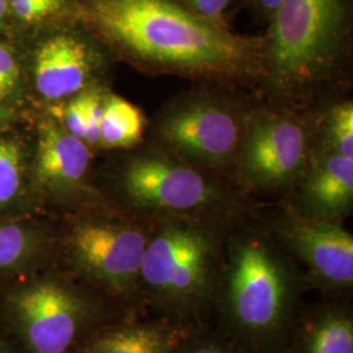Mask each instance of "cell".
I'll use <instances>...</instances> for the list:
<instances>
[{"instance_id": "cell-1", "label": "cell", "mask_w": 353, "mask_h": 353, "mask_svg": "<svg viewBox=\"0 0 353 353\" xmlns=\"http://www.w3.org/2000/svg\"><path fill=\"white\" fill-rule=\"evenodd\" d=\"M77 8L114 58L145 74L223 87L263 83V37L234 33L178 0H77Z\"/></svg>"}, {"instance_id": "cell-2", "label": "cell", "mask_w": 353, "mask_h": 353, "mask_svg": "<svg viewBox=\"0 0 353 353\" xmlns=\"http://www.w3.org/2000/svg\"><path fill=\"white\" fill-rule=\"evenodd\" d=\"M267 26L262 87L281 108L306 106L348 59L353 0H283Z\"/></svg>"}, {"instance_id": "cell-3", "label": "cell", "mask_w": 353, "mask_h": 353, "mask_svg": "<svg viewBox=\"0 0 353 353\" xmlns=\"http://www.w3.org/2000/svg\"><path fill=\"white\" fill-rule=\"evenodd\" d=\"M45 268L0 281V326L24 353H70L93 316V305Z\"/></svg>"}, {"instance_id": "cell-4", "label": "cell", "mask_w": 353, "mask_h": 353, "mask_svg": "<svg viewBox=\"0 0 353 353\" xmlns=\"http://www.w3.org/2000/svg\"><path fill=\"white\" fill-rule=\"evenodd\" d=\"M33 110L49 109L106 84L114 55L80 19L16 37Z\"/></svg>"}, {"instance_id": "cell-5", "label": "cell", "mask_w": 353, "mask_h": 353, "mask_svg": "<svg viewBox=\"0 0 353 353\" xmlns=\"http://www.w3.org/2000/svg\"><path fill=\"white\" fill-rule=\"evenodd\" d=\"M248 113L212 93H191L169 102L153 125L154 147L208 172L236 164Z\"/></svg>"}, {"instance_id": "cell-6", "label": "cell", "mask_w": 353, "mask_h": 353, "mask_svg": "<svg viewBox=\"0 0 353 353\" xmlns=\"http://www.w3.org/2000/svg\"><path fill=\"white\" fill-rule=\"evenodd\" d=\"M57 233V254L106 290L125 292L139 276L148 243L143 229L119 216L81 214Z\"/></svg>"}, {"instance_id": "cell-7", "label": "cell", "mask_w": 353, "mask_h": 353, "mask_svg": "<svg viewBox=\"0 0 353 353\" xmlns=\"http://www.w3.org/2000/svg\"><path fill=\"white\" fill-rule=\"evenodd\" d=\"M312 157V137L296 113L258 109L248 113L236 159L241 176L262 189H280L303 174Z\"/></svg>"}, {"instance_id": "cell-8", "label": "cell", "mask_w": 353, "mask_h": 353, "mask_svg": "<svg viewBox=\"0 0 353 353\" xmlns=\"http://www.w3.org/2000/svg\"><path fill=\"white\" fill-rule=\"evenodd\" d=\"M117 186L135 207L176 214L202 210L219 196L208 170L156 147L128 156L117 173Z\"/></svg>"}, {"instance_id": "cell-9", "label": "cell", "mask_w": 353, "mask_h": 353, "mask_svg": "<svg viewBox=\"0 0 353 353\" xmlns=\"http://www.w3.org/2000/svg\"><path fill=\"white\" fill-rule=\"evenodd\" d=\"M32 189L41 212L74 204L92 194L93 151L71 135L48 110H32Z\"/></svg>"}, {"instance_id": "cell-10", "label": "cell", "mask_w": 353, "mask_h": 353, "mask_svg": "<svg viewBox=\"0 0 353 353\" xmlns=\"http://www.w3.org/2000/svg\"><path fill=\"white\" fill-rule=\"evenodd\" d=\"M210 255L211 243L201 230L170 224L148 240L139 275L160 292L191 294L204 281Z\"/></svg>"}, {"instance_id": "cell-11", "label": "cell", "mask_w": 353, "mask_h": 353, "mask_svg": "<svg viewBox=\"0 0 353 353\" xmlns=\"http://www.w3.org/2000/svg\"><path fill=\"white\" fill-rule=\"evenodd\" d=\"M284 292L278 265L265 245H242L230 278L232 303L241 323L256 330L272 326L281 313Z\"/></svg>"}, {"instance_id": "cell-12", "label": "cell", "mask_w": 353, "mask_h": 353, "mask_svg": "<svg viewBox=\"0 0 353 353\" xmlns=\"http://www.w3.org/2000/svg\"><path fill=\"white\" fill-rule=\"evenodd\" d=\"M55 232L42 214L0 216V281L51 267L57 256Z\"/></svg>"}, {"instance_id": "cell-13", "label": "cell", "mask_w": 353, "mask_h": 353, "mask_svg": "<svg viewBox=\"0 0 353 353\" xmlns=\"http://www.w3.org/2000/svg\"><path fill=\"white\" fill-rule=\"evenodd\" d=\"M290 242L316 272L335 284L353 281V239L327 220H300L290 227Z\"/></svg>"}, {"instance_id": "cell-14", "label": "cell", "mask_w": 353, "mask_h": 353, "mask_svg": "<svg viewBox=\"0 0 353 353\" xmlns=\"http://www.w3.org/2000/svg\"><path fill=\"white\" fill-rule=\"evenodd\" d=\"M17 126L0 131V216L42 214L32 189L33 139Z\"/></svg>"}, {"instance_id": "cell-15", "label": "cell", "mask_w": 353, "mask_h": 353, "mask_svg": "<svg viewBox=\"0 0 353 353\" xmlns=\"http://www.w3.org/2000/svg\"><path fill=\"white\" fill-rule=\"evenodd\" d=\"M307 168V202L325 216L345 212L353 201V157L325 150L312 154Z\"/></svg>"}, {"instance_id": "cell-16", "label": "cell", "mask_w": 353, "mask_h": 353, "mask_svg": "<svg viewBox=\"0 0 353 353\" xmlns=\"http://www.w3.org/2000/svg\"><path fill=\"white\" fill-rule=\"evenodd\" d=\"M147 121L132 102L108 89L102 106L100 151L132 150L144 138Z\"/></svg>"}, {"instance_id": "cell-17", "label": "cell", "mask_w": 353, "mask_h": 353, "mask_svg": "<svg viewBox=\"0 0 353 353\" xmlns=\"http://www.w3.org/2000/svg\"><path fill=\"white\" fill-rule=\"evenodd\" d=\"M108 89L106 84L97 85L43 110H48L71 135L84 141L92 151H100L102 106Z\"/></svg>"}, {"instance_id": "cell-18", "label": "cell", "mask_w": 353, "mask_h": 353, "mask_svg": "<svg viewBox=\"0 0 353 353\" xmlns=\"http://www.w3.org/2000/svg\"><path fill=\"white\" fill-rule=\"evenodd\" d=\"M10 32L21 37L41 28L79 19L77 0H7Z\"/></svg>"}, {"instance_id": "cell-19", "label": "cell", "mask_w": 353, "mask_h": 353, "mask_svg": "<svg viewBox=\"0 0 353 353\" xmlns=\"http://www.w3.org/2000/svg\"><path fill=\"white\" fill-rule=\"evenodd\" d=\"M0 100L20 113L33 110L20 45L11 32H0Z\"/></svg>"}, {"instance_id": "cell-20", "label": "cell", "mask_w": 353, "mask_h": 353, "mask_svg": "<svg viewBox=\"0 0 353 353\" xmlns=\"http://www.w3.org/2000/svg\"><path fill=\"white\" fill-rule=\"evenodd\" d=\"M163 335L152 328H117L89 343L85 353H165Z\"/></svg>"}, {"instance_id": "cell-21", "label": "cell", "mask_w": 353, "mask_h": 353, "mask_svg": "<svg viewBox=\"0 0 353 353\" xmlns=\"http://www.w3.org/2000/svg\"><path fill=\"white\" fill-rule=\"evenodd\" d=\"M325 150L353 157V102L334 105L323 125Z\"/></svg>"}, {"instance_id": "cell-22", "label": "cell", "mask_w": 353, "mask_h": 353, "mask_svg": "<svg viewBox=\"0 0 353 353\" xmlns=\"http://www.w3.org/2000/svg\"><path fill=\"white\" fill-rule=\"evenodd\" d=\"M309 353H353L351 319L331 316L323 321L310 339Z\"/></svg>"}, {"instance_id": "cell-23", "label": "cell", "mask_w": 353, "mask_h": 353, "mask_svg": "<svg viewBox=\"0 0 353 353\" xmlns=\"http://www.w3.org/2000/svg\"><path fill=\"white\" fill-rule=\"evenodd\" d=\"M183 7L205 19L211 23L221 26H229V17L234 6L241 0H178Z\"/></svg>"}, {"instance_id": "cell-24", "label": "cell", "mask_w": 353, "mask_h": 353, "mask_svg": "<svg viewBox=\"0 0 353 353\" xmlns=\"http://www.w3.org/2000/svg\"><path fill=\"white\" fill-rule=\"evenodd\" d=\"M241 3L249 7V10L258 20L268 24L283 0H241Z\"/></svg>"}, {"instance_id": "cell-25", "label": "cell", "mask_w": 353, "mask_h": 353, "mask_svg": "<svg viewBox=\"0 0 353 353\" xmlns=\"http://www.w3.org/2000/svg\"><path fill=\"white\" fill-rule=\"evenodd\" d=\"M29 114L20 113L0 100V131L17 126L20 121L29 117Z\"/></svg>"}, {"instance_id": "cell-26", "label": "cell", "mask_w": 353, "mask_h": 353, "mask_svg": "<svg viewBox=\"0 0 353 353\" xmlns=\"http://www.w3.org/2000/svg\"><path fill=\"white\" fill-rule=\"evenodd\" d=\"M0 353H24L11 335L0 326Z\"/></svg>"}, {"instance_id": "cell-27", "label": "cell", "mask_w": 353, "mask_h": 353, "mask_svg": "<svg viewBox=\"0 0 353 353\" xmlns=\"http://www.w3.org/2000/svg\"><path fill=\"white\" fill-rule=\"evenodd\" d=\"M0 32H10L7 0H0Z\"/></svg>"}, {"instance_id": "cell-28", "label": "cell", "mask_w": 353, "mask_h": 353, "mask_svg": "<svg viewBox=\"0 0 353 353\" xmlns=\"http://www.w3.org/2000/svg\"><path fill=\"white\" fill-rule=\"evenodd\" d=\"M191 353H225L220 350H216V348H208V347H203V348H198L195 350L194 352Z\"/></svg>"}]
</instances>
